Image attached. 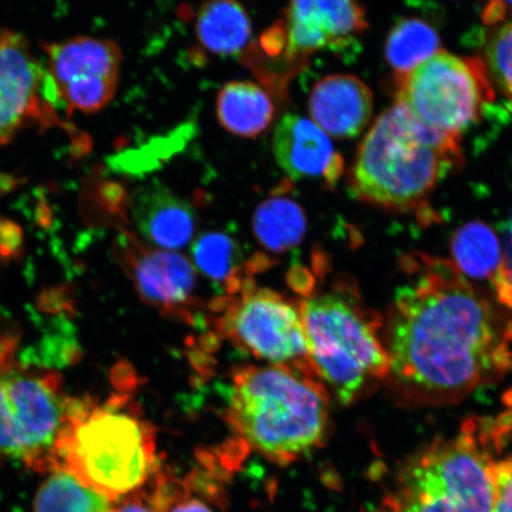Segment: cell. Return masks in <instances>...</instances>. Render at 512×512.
<instances>
[{
    "instance_id": "obj_1",
    "label": "cell",
    "mask_w": 512,
    "mask_h": 512,
    "mask_svg": "<svg viewBox=\"0 0 512 512\" xmlns=\"http://www.w3.org/2000/svg\"><path fill=\"white\" fill-rule=\"evenodd\" d=\"M401 268L383 328L401 405H450L512 370V310L451 260L414 253Z\"/></svg>"
},
{
    "instance_id": "obj_2",
    "label": "cell",
    "mask_w": 512,
    "mask_h": 512,
    "mask_svg": "<svg viewBox=\"0 0 512 512\" xmlns=\"http://www.w3.org/2000/svg\"><path fill=\"white\" fill-rule=\"evenodd\" d=\"M463 160L460 137L422 124L396 102L375 120L358 147L350 190L371 206L416 213Z\"/></svg>"
},
{
    "instance_id": "obj_3",
    "label": "cell",
    "mask_w": 512,
    "mask_h": 512,
    "mask_svg": "<svg viewBox=\"0 0 512 512\" xmlns=\"http://www.w3.org/2000/svg\"><path fill=\"white\" fill-rule=\"evenodd\" d=\"M227 420L243 446L285 466L323 445L329 395L316 374L281 366L236 371Z\"/></svg>"
},
{
    "instance_id": "obj_4",
    "label": "cell",
    "mask_w": 512,
    "mask_h": 512,
    "mask_svg": "<svg viewBox=\"0 0 512 512\" xmlns=\"http://www.w3.org/2000/svg\"><path fill=\"white\" fill-rule=\"evenodd\" d=\"M159 465L155 431L124 399L105 405L70 399L53 471L69 472L118 501L143 488Z\"/></svg>"
},
{
    "instance_id": "obj_5",
    "label": "cell",
    "mask_w": 512,
    "mask_h": 512,
    "mask_svg": "<svg viewBox=\"0 0 512 512\" xmlns=\"http://www.w3.org/2000/svg\"><path fill=\"white\" fill-rule=\"evenodd\" d=\"M512 431V413L470 419L450 439L435 440L402 467L392 495L396 512H492V452Z\"/></svg>"
},
{
    "instance_id": "obj_6",
    "label": "cell",
    "mask_w": 512,
    "mask_h": 512,
    "mask_svg": "<svg viewBox=\"0 0 512 512\" xmlns=\"http://www.w3.org/2000/svg\"><path fill=\"white\" fill-rule=\"evenodd\" d=\"M299 306L312 367L342 405H351L388 380L384 318L364 305L351 281H337Z\"/></svg>"
},
{
    "instance_id": "obj_7",
    "label": "cell",
    "mask_w": 512,
    "mask_h": 512,
    "mask_svg": "<svg viewBox=\"0 0 512 512\" xmlns=\"http://www.w3.org/2000/svg\"><path fill=\"white\" fill-rule=\"evenodd\" d=\"M17 349V335L0 328V460L51 472L70 399L59 375L19 362Z\"/></svg>"
},
{
    "instance_id": "obj_8",
    "label": "cell",
    "mask_w": 512,
    "mask_h": 512,
    "mask_svg": "<svg viewBox=\"0 0 512 512\" xmlns=\"http://www.w3.org/2000/svg\"><path fill=\"white\" fill-rule=\"evenodd\" d=\"M368 27L362 0H290L283 17L243 56L268 88L284 94L312 55L347 47Z\"/></svg>"
},
{
    "instance_id": "obj_9",
    "label": "cell",
    "mask_w": 512,
    "mask_h": 512,
    "mask_svg": "<svg viewBox=\"0 0 512 512\" xmlns=\"http://www.w3.org/2000/svg\"><path fill=\"white\" fill-rule=\"evenodd\" d=\"M394 83L398 104L422 124L451 136L460 137L495 100L494 85L483 60L444 50Z\"/></svg>"
},
{
    "instance_id": "obj_10",
    "label": "cell",
    "mask_w": 512,
    "mask_h": 512,
    "mask_svg": "<svg viewBox=\"0 0 512 512\" xmlns=\"http://www.w3.org/2000/svg\"><path fill=\"white\" fill-rule=\"evenodd\" d=\"M29 128L62 131L76 156L91 149L87 134L62 111L43 59L19 32L0 29V147Z\"/></svg>"
},
{
    "instance_id": "obj_11",
    "label": "cell",
    "mask_w": 512,
    "mask_h": 512,
    "mask_svg": "<svg viewBox=\"0 0 512 512\" xmlns=\"http://www.w3.org/2000/svg\"><path fill=\"white\" fill-rule=\"evenodd\" d=\"M219 328L247 354L272 366L316 374L312 367L300 306L270 288L246 284L220 300Z\"/></svg>"
},
{
    "instance_id": "obj_12",
    "label": "cell",
    "mask_w": 512,
    "mask_h": 512,
    "mask_svg": "<svg viewBox=\"0 0 512 512\" xmlns=\"http://www.w3.org/2000/svg\"><path fill=\"white\" fill-rule=\"evenodd\" d=\"M42 51L51 85L68 118L75 112L98 113L111 104L123 63L117 43L81 36L44 43Z\"/></svg>"
},
{
    "instance_id": "obj_13",
    "label": "cell",
    "mask_w": 512,
    "mask_h": 512,
    "mask_svg": "<svg viewBox=\"0 0 512 512\" xmlns=\"http://www.w3.org/2000/svg\"><path fill=\"white\" fill-rule=\"evenodd\" d=\"M115 254L145 303L171 318L194 322L196 272L187 258L146 246L127 232L115 242Z\"/></svg>"
},
{
    "instance_id": "obj_14",
    "label": "cell",
    "mask_w": 512,
    "mask_h": 512,
    "mask_svg": "<svg viewBox=\"0 0 512 512\" xmlns=\"http://www.w3.org/2000/svg\"><path fill=\"white\" fill-rule=\"evenodd\" d=\"M272 146L275 160L293 181L318 179L332 188L343 175V157L328 134L302 115L288 113L278 121Z\"/></svg>"
},
{
    "instance_id": "obj_15",
    "label": "cell",
    "mask_w": 512,
    "mask_h": 512,
    "mask_svg": "<svg viewBox=\"0 0 512 512\" xmlns=\"http://www.w3.org/2000/svg\"><path fill=\"white\" fill-rule=\"evenodd\" d=\"M134 226L151 245L176 251L188 245L195 234V208L159 183L143 185L128 198Z\"/></svg>"
},
{
    "instance_id": "obj_16",
    "label": "cell",
    "mask_w": 512,
    "mask_h": 512,
    "mask_svg": "<svg viewBox=\"0 0 512 512\" xmlns=\"http://www.w3.org/2000/svg\"><path fill=\"white\" fill-rule=\"evenodd\" d=\"M374 112V96L356 76H325L313 87L309 113L313 123L329 137L355 138L366 130Z\"/></svg>"
},
{
    "instance_id": "obj_17",
    "label": "cell",
    "mask_w": 512,
    "mask_h": 512,
    "mask_svg": "<svg viewBox=\"0 0 512 512\" xmlns=\"http://www.w3.org/2000/svg\"><path fill=\"white\" fill-rule=\"evenodd\" d=\"M453 264L466 279L488 288L499 303L512 310V278L501 241L488 224H464L451 242Z\"/></svg>"
},
{
    "instance_id": "obj_18",
    "label": "cell",
    "mask_w": 512,
    "mask_h": 512,
    "mask_svg": "<svg viewBox=\"0 0 512 512\" xmlns=\"http://www.w3.org/2000/svg\"><path fill=\"white\" fill-rule=\"evenodd\" d=\"M275 111L272 95L255 82H229L217 96V119L235 136L259 137L273 124Z\"/></svg>"
},
{
    "instance_id": "obj_19",
    "label": "cell",
    "mask_w": 512,
    "mask_h": 512,
    "mask_svg": "<svg viewBox=\"0 0 512 512\" xmlns=\"http://www.w3.org/2000/svg\"><path fill=\"white\" fill-rule=\"evenodd\" d=\"M195 30L209 53L236 56L245 54L251 42L252 22L238 0H208L198 9Z\"/></svg>"
},
{
    "instance_id": "obj_20",
    "label": "cell",
    "mask_w": 512,
    "mask_h": 512,
    "mask_svg": "<svg viewBox=\"0 0 512 512\" xmlns=\"http://www.w3.org/2000/svg\"><path fill=\"white\" fill-rule=\"evenodd\" d=\"M192 265L216 285L226 287L228 296L249 283L243 278L242 248L238 239L227 232H209L198 238L191 248Z\"/></svg>"
},
{
    "instance_id": "obj_21",
    "label": "cell",
    "mask_w": 512,
    "mask_h": 512,
    "mask_svg": "<svg viewBox=\"0 0 512 512\" xmlns=\"http://www.w3.org/2000/svg\"><path fill=\"white\" fill-rule=\"evenodd\" d=\"M253 227L262 246L281 253L290 251L303 240L306 217L298 202L277 194L256 209Z\"/></svg>"
},
{
    "instance_id": "obj_22",
    "label": "cell",
    "mask_w": 512,
    "mask_h": 512,
    "mask_svg": "<svg viewBox=\"0 0 512 512\" xmlns=\"http://www.w3.org/2000/svg\"><path fill=\"white\" fill-rule=\"evenodd\" d=\"M438 31L418 17L402 18L390 30L384 55L394 72V80L411 73L421 63L438 54Z\"/></svg>"
},
{
    "instance_id": "obj_23",
    "label": "cell",
    "mask_w": 512,
    "mask_h": 512,
    "mask_svg": "<svg viewBox=\"0 0 512 512\" xmlns=\"http://www.w3.org/2000/svg\"><path fill=\"white\" fill-rule=\"evenodd\" d=\"M114 502L69 472L54 470L38 489L35 512H113Z\"/></svg>"
},
{
    "instance_id": "obj_24",
    "label": "cell",
    "mask_w": 512,
    "mask_h": 512,
    "mask_svg": "<svg viewBox=\"0 0 512 512\" xmlns=\"http://www.w3.org/2000/svg\"><path fill=\"white\" fill-rule=\"evenodd\" d=\"M146 485L157 512H215L208 502L194 494L188 478L179 480L160 467Z\"/></svg>"
},
{
    "instance_id": "obj_25",
    "label": "cell",
    "mask_w": 512,
    "mask_h": 512,
    "mask_svg": "<svg viewBox=\"0 0 512 512\" xmlns=\"http://www.w3.org/2000/svg\"><path fill=\"white\" fill-rule=\"evenodd\" d=\"M485 48L490 78L512 104V19L496 25Z\"/></svg>"
},
{
    "instance_id": "obj_26",
    "label": "cell",
    "mask_w": 512,
    "mask_h": 512,
    "mask_svg": "<svg viewBox=\"0 0 512 512\" xmlns=\"http://www.w3.org/2000/svg\"><path fill=\"white\" fill-rule=\"evenodd\" d=\"M494 485L492 512H512V457L495 463Z\"/></svg>"
},
{
    "instance_id": "obj_27",
    "label": "cell",
    "mask_w": 512,
    "mask_h": 512,
    "mask_svg": "<svg viewBox=\"0 0 512 512\" xmlns=\"http://www.w3.org/2000/svg\"><path fill=\"white\" fill-rule=\"evenodd\" d=\"M113 512H157L145 489L140 488L114 502Z\"/></svg>"
},
{
    "instance_id": "obj_28",
    "label": "cell",
    "mask_w": 512,
    "mask_h": 512,
    "mask_svg": "<svg viewBox=\"0 0 512 512\" xmlns=\"http://www.w3.org/2000/svg\"><path fill=\"white\" fill-rule=\"evenodd\" d=\"M483 21L486 25H496L511 21L512 0H483Z\"/></svg>"
},
{
    "instance_id": "obj_29",
    "label": "cell",
    "mask_w": 512,
    "mask_h": 512,
    "mask_svg": "<svg viewBox=\"0 0 512 512\" xmlns=\"http://www.w3.org/2000/svg\"><path fill=\"white\" fill-rule=\"evenodd\" d=\"M23 183V179L16 175L11 174H0V197L9 194L19 188V185Z\"/></svg>"
},
{
    "instance_id": "obj_30",
    "label": "cell",
    "mask_w": 512,
    "mask_h": 512,
    "mask_svg": "<svg viewBox=\"0 0 512 512\" xmlns=\"http://www.w3.org/2000/svg\"><path fill=\"white\" fill-rule=\"evenodd\" d=\"M505 265H507L508 272L512 278V215L507 228V247L504 251Z\"/></svg>"
},
{
    "instance_id": "obj_31",
    "label": "cell",
    "mask_w": 512,
    "mask_h": 512,
    "mask_svg": "<svg viewBox=\"0 0 512 512\" xmlns=\"http://www.w3.org/2000/svg\"><path fill=\"white\" fill-rule=\"evenodd\" d=\"M370 512H396L393 508H390L388 504L383 503L382 508L370 511Z\"/></svg>"
}]
</instances>
